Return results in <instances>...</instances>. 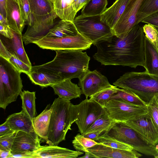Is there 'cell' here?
<instances>
[{
    "label": "cell",
    "mask_w": 158,
    "mask_h": 158,
    "mask_svg": "<svg viewBox=\"0 0 158 158\" xmlns=\"http://www.w3.org/2000/svg\"><path fill=\"white\" fill-rule=\"evenodd\" d=\"M118 89L117 87L112 85L111 87L95 94L89 98L94 100L102 107L105 108L112 97L117 92Z\"/></svg>",
    "instance_id": "1f68e13d"
},
{
    "label": "cell",
    "mask_w": 158,
    "mask_h": 158,
    "mask_svg": "<svg viewBox=\"0 0 158 158\" xmlns=\"http://www.w3.org/2000/svg\"><path fill=\"white\" fill-rule=\"evenodd\" d=\"M144 68L148 73L158 76V50L145 37Z\"/></svg>",
    "instance_id": "603a6c76"
},
{
    "label": "cell",
    "mask_w": 158,
    "mask_h": 158,
    "mask_svg": "<svg viewBox=\"0 0 158 158\" xmlns=\"http://www.w3.org/2000/svg\"><path fill=\"white\" fill-rule=\"evenodd\" d=\"M7 0H0V13L6 18Z\"/></svg>",
    "instance_id": "7dc6e473"
},
{
    "label": "cell",
    "mask_w": 158,
    "mask_h": 158,
    "mask_svg": "<svg viewBox=\"0 0 158 158\" xmlns=\"http://www.w3.org/2000/svg\"><path fill=\"white\" fill-rule=\"evenodd\" d=\"M145 42L143 27L138 24L118 36L114 35L95 44L97 51L93 57L105 65L144 67Z\"/></svg>",
    "instance_id": "6da1fadb"
},
{
    "label": "cell",
    "mask_w": 158,
    "mask_h": 158,
    "mask_svg": "<svg viewBox=\"0 0 158 158\" xmlns=\"http://www.w3.org/2000/svg\"><path fill=\"white\" fill-rule=\"evenodd\" d=\"M113 98H121L135 104H147L144 101L133 92L123 89L119 88L117 92L111 98V99Z\"/></svg>",
    "instance_id": "e575fe53"
},
{
    "label": "cell",
    "mask_w": 158,
    "mask_h": 158,
    "mask_svg": "<svg viewBox=\"0 0 158 158\" xmlns=\"http://www.w3.org/2000/svg\"><path fill=\"white\" fill-rule=\"evenodd\" d=\"M8 61L22 73L27 75L31 71L32 67L28 66L20 60L14 53L11 54Z\"/></svg>",
    "instance_id": "f35d334b"
},
{
    "label": "cell",
    "mask_w": 158,
    "mask_h": 158,
    "mask_svg": "<svg viewBox=\"0 0 158 158\" xmlns=\"http://www.w3.org/2000/svg\"><path fill=\"white\" fill-rule=\"evenodd\" d=\"M147 106L148 114L158 128V96H155Z\"/></svg>",
    "instance_id": "8d00e7d4"
},
{
    "label": "cell",
    "mask_w": 158,
    "mask_h": 158,
    "mask_svg": "<svg viewBox=\"0 0 158 158\" xmlns=\"http://www.w3.org/2000/svg\"><path fill=\"white\" fill-rule=\"evenodd\" d=\"M143 28L145 37L156 47L158 33L156 28L153 25L147 23L143 26Z\"/></svg>",
    "instance_id": "74e56055"
},
{
    "label": "cell",
    "mask_w": 158,
    "mask_h": 158,
    "mask_svg": "<svg viewBox=\"0 0 158 158\" xmlns=\"http://www.w3.org/2000/svg\"><path fill=\"white\" fill-rule=\"evenodd\" d=\"M78 0H74V3L76 2Z\"/></svg>",
    "instance_id": "f5cc1de1"
},
{
    "label": "cell",
    "mask_w": 158,
    "mask_h": 158,
    "mask_svg": "<svg viewBox=\"0 0 158 158\" xmlns=\"http://www.w3.org/2000/svg\"><path fill=\"white\" fill-rule=\"evenodd\" d=\"M131 0H116L100 15L101 19L112 29L115 26Z\"/></svg>",
    "instance_id": "7402d4cb"
},
{
    "label": "cell",
    "mask_w": 158,
    "mask_h": 158,
    "mask_svg": "<svg viewBox=\"0 0 158 158\" xmlns=\"http://www.w3.org/2000/svg\"><path fill=\"white\" fill-rule=\"evenodd\" d=\"M141 22L150 24L158 28V10L147 16Z\"/></svg>",
    "instance_id": "60d3db41"
},
{
    "label": "cell",
    "mask_w": 158,
    "mask_h": 158,
    "mask_svg": "<svg viewBox=\"0 0 158 158\" xmlns=\"http://www.w3.org/2000/svg\"><path fill=\"white\" fill-rule=\"evenodd\" d=\"M116 123L109 116L106 109L104 113L94 122L84 134L96 131L106 132Z\"/></svg>",
    "instance_id": "83f0119b"
},
{
    "label": "cell",
    "mask_w": 158,
    "mask_h": 158,
    "mask_svg": "<svg viewBox=\"0 0 158 158\" xmlns=\"http://www.w3.org/2000/svg\"><path fill=\"white\" fill-rule=\"evenodd\" d=\"M41 139L36 134L17 131L12 146L10 158H32L33 153L41 146Z\"/></svg>",
    "instance_id": "7c38bea8"
},
{
    "label": "cell",
    "mask_w": 158,
    "mask_h": 158,
    "mask_svg": "<svg viewBox=\"0 0 158 158\" xmlns=\"http://www.w3.org/2000/svg\"><path fill=\"white\" fill-rule=\"evenodd\" d=\"M54 11L61 20L73 22L77 12L74 0H51Z\"/></svg>",
    "instance_id": "d4e9b609"
},
{
    "label": "cell",
    "mask_w": 158,
    "mask_h": 158,
    "mask_svg": "<svg viewBox=\"0 0 158 158\" xmlns=\"http://www.w3.org/2000/svg\"><path fill=\"white\" fill-rule=\"evenodd\" d=\"M143 0H131L118 20L112 28L114 35L118 36L130 30L136 24V16Z\"/></svg>",
    "instance_id": "9a60e30c"
},
{
    "label": "cell",
    "mask_w": 158,
    "mask_h": 158,
    "mask_svg": "<svg viewBox=\"0 0 158 158\" xmlns=\"http://www.w3.org/2000/svg\"><path fill=\"white\" fill-rule=\"evenodd\" d=\"M123 123L133 129L148 144L153 146L158 144V128L148 113Z\"/></svg>",
    "instance_id": "4fadbf2b"
},
{
    "label": "cell",
    "mask_w": 158,
    "mask_h": 158,
    "mask_svg": "<svg viewBox=\"0 0 158 158\" xmlns=\"http://www.w3.org/2000/svg\"><path fill=\"white\" fill-rule=\"evenodd\" d=\"M17 131H13L0 136V148L11 151L12 146Z\"/></svg>",
    "instance_id": "ab89813d"
},
{
    "label": "cell",
    "mask_w": 158,
    "mask_h": 158,
    "mask_svg": "<svg viewBox=\"0 0 158 158\" xmlns=\"http://www.w3.org/2000/svg\"><path fill=\"white\" fill-rule=\"evenodd\" d=\"M13 131L8 124L6 121L0 126V136L5 135Z\"/></svg>",
    "instance_id": "ee69618b"
},
{
    "label": "cell",
    "mask_w": 158,
    "mask_h": 158,
    "mask_svg": "<svg viewBox=\"0 0 158 158\" xmlns=\"http://www.w3.org/2000/svg\"><path fill=\"white\" fill-rule=\"evenodd\" d=\"M6 121L11 129L14 131H21L31 134H36L33 120L23 110L9 115Z\"/></svg>",
    "instance_id": "d6986e66"
},
{
    "label": "cell",
    "mask_w": 158,
    "mask_h": 158,
    "mask_svg": "<svg viewBox=\"0 0 158 158\" xmlns=\"http://www.w3.org/2000/svg\"><path fill=\"white\" fill-rule=\"evenodd\" d=\"M33 44L43 49L54 51L64 49L83 51L89 49L92 43L79 33L75 36L60 38L44 37Z\"/></svg>",
    "instance_id": "8fae6325"
},
{
    "label": "cell",
    "mask_w": 158,
    "mask_h": 158,
    "mask_svg": "<svg viewBox=\"0 0 158 158\" xmlns=\"http://www.w3.org/2000/svg\"><path fill=\"white\" fill-rule=\"evenodd\" d=\"M74 148L76 151L86 152L87 149L94 145L101 144L89 138L85 137L81 134H77L72 141Z\"/></svg>",
    "instance_id": "d6a6232c"
},
{
    "label": "cell",
    "mask_w": 158,
    "mask_h": 158,
    "mask_svg": "<svg viewBox=\"0 0 158 158\" xmlns=\"http://www.w3.org/2000/svg\"><path fill=\"white\" fill-rule=\"evenodd\" d=\"M32 23L23 35L25 45L33 43L43 38L54 26L58 16L51 0H29Z\"/></svg>",
    "instance_id": "3957f363"
},
{
    "label": "cell",
    "mask_w": 158,
    "mask_h": 158,
    "mask_svg": "<svg viewBox=\"0 0 158 158\" xmlns=\"http://www.w3.org/2000/svg\"><path fill=\"white\" fill-rule=\"evenodd\" d=\"M52 108L48 106L39 115L35 117L33 120L35 131L41 139L47 141Z\"/></svg>",
    "instance_id": "cb8c5ba5"
},
{
    "label": "cell",
    "mask_w": 158,
    "mask_h": 158,
    "mask_svg": "<svg viewBox=\"0 0 158 158\" xmlns=\"http://www.w3.org/2000/svg\"><path fill=\"white\" fill-rule=\"evenodd\" d=\"M83 152L54 145L41 146L33 154L32 158H76Z\"/></svg>",
    "instance_id": "e0dca14e"
},
{
    "label": "cell",
    "mask_w": 158,
    "mask_h": 158,
    "mask_svg": "<svg viewBox=\"0 0 158 158\" xmlns=\"http://www.w3.org/2000/svg\"><path fill=\"white\" fill-rule=\"evenodd\" d=\"M11 56V54L0 40V56L9 60Z\"/></svg>",
    "instance_id": "7bdbcfd3"
},
{
    "label": "cell",
    "mask_w": 158,
    "mask_h": 158,
    "mask_svg": "<svg viewBox=\"0 0 158 158\" xmlns=\"http://www.w3.org/2000/svg\"><path fill=\"white\" fill-rule=\"evenodd\" d=\"M11 151L7 150L0 148V157L1 158H10Z\"/></svg>",
    "instance_id": "c3c4849f"
},
{
    "label": "cell",
    "mask_w": 158,
    "mask_h": 158,
    "mask_svg": "<svg viewBox=\"0 0 158 158\" xmlns=\"http://www.w3.org/2000/svg\"><path fill=\"white\" fill-rule=\"evenodd\" d=\"M107 0H90L83 7L81 15L86 16L101 14L107 8Z\"/></svg>",
    "instance_id": "f1b7e54d"
},
{
    "label": "cell",
    "mask_w": 158,
    "mask_h": 158,
    "mask_svg": "<svg viewBox=\"0 0 158 158\" xmlns=\"http://www.w3.org/2000/svg\"><path fill=\"white\" fill-rule=\"evenodd\" d=\"M51 87L58 97L69 100L80 98L82 94L80 87L72 82L71 79L63 81L52 85Z\"/></svg>",
    "instance_id": "44dd1931"
},
{
    "label": "cell",
    "mask_w": 158,
    "mask_h": 158,
    "mask_svg": "<svg viewBox=\"0 0 158 158\" xmlns=\"http://www.w3.org/2000/svg\"><path fill=\"white\" fill-rule=\"evenodd\" d=\"M105 133L113 139L131 145L140 153L158 158V144H148L135 131L123 123L117 122Z\"/></svg>",
    "instance_id": "52a82bcc"
},
{
    "label": "cell",
    "mask_w": 158,
    "mask_h": 158,
    "mask_svg": "<svg viewBox=\"0 0 158 158\" xmlns=\"http://www.w3.org/2000/svg\"><path fill=\"white\" fill-rule=\"evenodd\" d=\"M104 132H105L96 131L82 135L85 137L89 138L96 141L98 137Z\"/></svg>",
    "instance_id": "f6af8a7d"
},
{
    "label": "cell",
    "mask_w": 158,
    "mask_h": 158,
    "mask_svg": "<svg viewBox=\"0 0 158 158\" xmlns=\"http://www.w3.org/2000/svg\"><path fill=\"white\" fill-rule=\"evenodd\" d=\"M78 33L73 22L61 20L54 25L44 37L60 38L75 36Z\"/></svg>",
    "instance_id": "484cf974"
},
{
    "label": "cell",
    "mask_w": 158,
    "mask_h": 158,
    "mask_svg": "<svg viewBox=\"0 0 158 158\" xmlns=\"http://www.w3.org/2000/svg\"><path fill=\"white\" fill-rule=\"evenodd\" d=\"M21 73L8 60L0 56V108L5 110L20 95L23 87Z\"/></svg>",
    "instance_id": "8992f818"
},
{
    "label": "cell",
    "mask_w": 158,
    "mask_h": 158,
    "mask_svg": "<svg viewBox=\"0 0 158 158\" xmlns=\"http://www.w3.org/2000/svg\"><path fill=\"white\" fill-rule=\"evenodd\" d=\"M33 84L42 88L47 87L62 81L40 72L31 71L27 75Z\"/></svg>",
    "instance_id": "f546056e"
},
{
    "label": "cell",
    "mask_w": 158,
    "mask_h": 158,
    "mask_svg": "<svg viewBox=\"0 0 158 158\" xmlns=\"http://www.w3.org/2000/svg\"><path fill=\"white\" fill-rule=\"evenodd\" d=\"M0 24H5L8 25L6 18L0 13Z\"/></svg>",
    "instance_id": "681fc988"
},
{
    "label": "cell",
    "mask_w": 158,
    "mask_h": 158,
    "mask_svg": "<svg viewBox=\"0 0 158 158\" xmlns=\"http://www.w3.org/2000/svg\"><path fill=\"white\" fill-rule=\"evenodd\" d=\"M22 101V110L33 120L36 116L35 92L22 91L20 94Z\"/></svg>",
    "instance_id": "4316f807"
},
{
    "label": "cell",
    "mask_w": 158,
    "mask_h": 158,
    "mask_svg": "<svg viewBox=\"0 0 158 158\" xmlns=\"http://www.w3.org/2000/svg\"><path fill=\"white\" fill-rule=\"evenodd\" d=\"M155 27L156 28V29L157 30L158 33V27ZM156 48H157V49L158 50V42H157V43Z\"/></svg>",
    "instance_id": "816d5d0a"
},
{
    "label": "cell",
    "mask_w": 158,
    "mask_h": 158,
    "mask_svg": "<svg viewBox=\"0 0 158 158\" xmlns=\"http://www.w3.org/2000/svg\"><path fill=\"white\" fill-rule=\"evenodd\" d=\"M105 108L109 116L117 122L136 119L148 113L147 104H135L121 98L111 99Z\"/></svg>",
    "instance_id": "9c48e42d"
},
{
    "label": "cell",
    "mask_w": 158,
    "mask_h": 158,
    "mask_svg": "<svg viewBox=\"0 0 158 158\" xmlns=\"http://www.w3.org/2000/svg\"><path fill=\"white\" fill-rule=\"evenodd\" d=\"M78 32L92 44L107 40L114 35L111 28L102 22L100 15L76 17L73 22Z\"/></svg>",
    "instance_id": "ba28073f"
},
{
    "label": "cell",
    "mask_w": 158,
    "mask_h": 158,
    "mask_svg": "<svg viewBox=\"0 0 158 158\" xmlns=\"http://www.w3.org/2000/svg\"><path fill=\"white\" fill-rule=\"evenodd\" d=\"M86 152H88L92 157L95 158H138L142 156L141 154L134 149H119L101 144L87 149Z\"/></svg>",
    "instance_id": "2e32d148"
},
{
    "label": "cell",
    "mask_w": 158,
    "mask_h": 158,
    "mask_svg": "<svg viewBox=\"0 0 158 158\" xmlns=\"http://www.w3.org/2000/svg\"><path fill=\"white\" fill-rule=\"evenodd\" d=\"M90 0H78L74 3V7L77 13L84 6L86 5Z\"/></svg>",
    "instance_id": "bcb514c9"
},
{
    "label": "cell",
    "mask_w": 158,
    "mask_h": 158,
    "mask_svg": "<svg viewBox=\"0 0 158 158\" xmlns=\"http://www.w3.org/2000/svg\"><path fill=\"white\" fill-rule=\"evenodd\" d=\"M6 18L10 28L22 34L26 23L22 15L17 0H7Z\"/></svg>",
    "instance_id": "ffe728a7"
},
{
    "label": "cell",
    "mask_w": 158,
    "mask_h": 158,
    "mask_svg": "<svg viewBox=\"0 0 158 158\" xmlns=\"http://www.w3.org/2000/svg\"><path fill=\"white\" fill-rule=\"evenodd\" d=\"M113 84L133 92L146 104L155 96H158V76L145 71L126 73Z\"/></svg>",
    "instance_id": "5b68a950"
},
{
    "label": "cell",
    "mask_w": 158,
    "mask_h": 158,
    "mask_svg": "<svg viewBox=\"0 0 158 158\" xmlns=\"http://www.w3.org/2000/svg\"><path fill=\"white\" fill-rule=\"evenodd\" d=\"M22 17L28 27L31 26L32 20L29 0H17Z\"/></svg>",
    "instance_id": "d590c367"
},
{
    "label": "cell",
    "mask_w": 158,
    "mask_h": 158,
    "mask_svg": "<svg viewBox=\"0 0 158 158\" xmlns=\"http://www.w3.org/2000/svg\"><path fill=\"white\" fill-rule=\"evenodd\" d=\"M70 100L58 97L55 98L50 107L52 108L50 125L46 143L58 146L65 140L66 135L75 122L73 118Z\"/></svg>",
    "instance_id": "277c9868"
},
{
    "label": "cell",
    "mask_w": 158,
    "mask_h": 158,
    "mask_svg": "<svg viewBox=\"0 0 158 158\" xmlns=\"http://www.w3.org/2000/svg\"><path fill=\"white\" fill-rule=\"evenodd\" d=\"M78 85L86 98L112 86L106 77L96 70H89L79 79Z\"/></svg>",
    "instance_id": "5bb4252c"
},
{
    "label": "cell",
    "mask_w": 158,
    "mask_h": 158,
    "mask_svg": "<svg viewBox=\"0 0 158 158\" xmlns=\"http://www.w3.org/2000/svg\"><path fill=\"white\" fill-rule=\"evenodd\" d=\"M0 34L3 36L10 39L13 36V30L6 24H0Z\"/></svg>",
    "instance_id": "b9f144b4"
},
{
    "label": "cell",
    "mask_w": 158,
    "mask_h": 158,
    "mask_svg": "<svg viewBox=\"0 0 158 158\" xmlns=\"http://www.w3.org/2000/svg\"><path fill=\"white\" fill-rule=\"evenodd\" d=\"M13 36L12 39L6 38L0 35V40L11 54L14 53L20 60L32 67L31 62L23 47L22 34L13 30Z\"/></svg>",
    "instance_id": "ac0fdd59"
},
{
    "label": "cell",
    "mask_w": 158,
    "mask_h": 158,
    "mask_svg": "<svg viewBox=\"0 0 158 158\" xmlns=\"http://www.w3.org/2000/svg\"><path fill=\"white\" fill-rule=\"evenodd\" d=\"M105 132L98 137L96 141L97 142L102 144L116 149L128 151L134 149L133 148L131 145L111 138L107 135Z\"/></svg>",
    "instance_id": "836d02e7"
},
{
    "label": "cell",
    "mask_w": 158,
    "mask_h": 158,
    "mask_svg": "<svg viewBox=\"0 0 158 158\" xmlns=\"http://www.w3.org/2000/svg\"><path fill=\"white\" fill-rule=\"evenodd\" d=\"M85 154L84 156L81 157V158H92V157L90 154L88 152H85Z\"/></svg>",
    "instance_id": "f907efd6"
},
{
    "label": "cell",
    "mask_w": 158,
    "mask_h": 158,
    "mask_svg": "<svg viewBox=\"0 0 158 158\" xmlns=\"http://www.w3.org/2000/svg\"><path fill=\"white\" fill-rule=\"evenodd\" d=\"M79 49L55 51L52 60L41 65L32 66L31 71L40 72L61 81L81 78L89 70L90 57Z\"/></svg>",
    "instance_id": "7a4b0ae2"
},
{
    "label": "cell",
    "mask_w": 158,
    "mask_h": 158,
    "mask_svg": "<svg viewBox=\"0 0 158 158\" xmlns=\"http://www.w3.org/2000/svg\"><path fill=\"white\" fill-rule=\"evenodd\" d=\"M93 100L86 98L77 105H72L73 118L78 131L83 134L105 110Z\"/></svg>",
    "instance_id": "30bf717a"
},
{
    "label": "cell",
    "mask_w": 158,
    "mask_h": 158,
    "mask_svg": "<svg viewBox=\"0 0 158 158\" xmlns=\"http://www.w3.org/2000/svg\"><path fill=\"white\" fill-rule=\"evenodd\" d=\"M158 10V0H143L136 16V24L145 18Z\"/></svg>",
    "instance_id": "4dcf8cb0"
}]
</instances>
